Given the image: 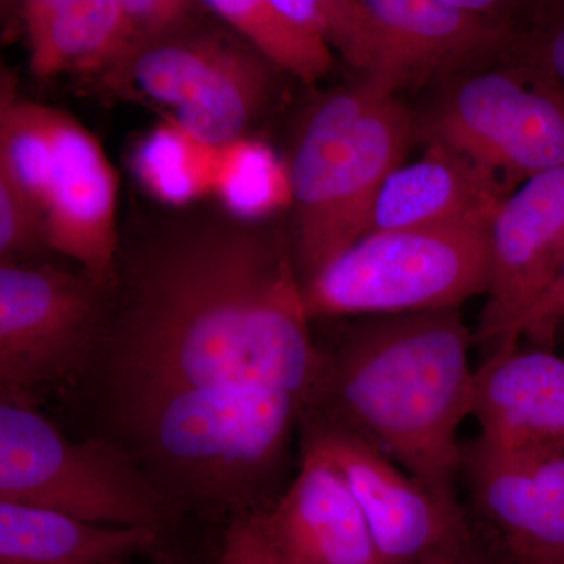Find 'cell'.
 <instances>
[{
	"instance_id": "30bf717a",
	"label": "cell",
	"mask_w": 564,
	"mask_h": 564,
	"mask_svg": "<svg viewBox=\"0 0 564 564\" xmlns=\"http://www.w3.org/2000/svg\"><path fill=\"white\" fill-rule=\"evenodd\" d=\"M417 141L462 152L510 195L564 165V95L516 61L470 70L417 120Z\"/></svg>"
},
{
	"instance_id": "5bb4252c",
	"label": "cell",
	"mask_w": 564,
	"mask_h": 564,
	"mask_svg": "<svg viewBox=\"0 0 564 564\" xmlns=\"http://www.w3.org/2000/svg\"><path fill=\"white\" fill-rule=\"evenodd\" d=\"M463 473L514 564H564V452L507 455L473 443Z\"/></svg>"
},
{
	"instance_id": "9c48e42d",
	"label": "cell",
	"mask_w": 564,
	"mask_h": 564,
	"mask_svg": "<svg viewBox=\"0 0 564 564\" xmlns=\"http://www.w3.org/2000/svg\"><path fill=\"white\" fill-rule=\"evenodd\" d=\"M273 66L250 44L188 24L95 77L107 95L166 110L210 148L242 140L274 93Z\"/></svg>"
},
{
	"instance_id": "277c9868",
	"label": "cell",
	"mask_w": 564,
	"mask_h": 564,
	"mask_svg": "<svg viewBox=\"0 0 564 564\" xmlns=\"http://www.w3.org/2000/svg\"><path fill=\"white\" fill-rule=\"evenodd\" d=\"M303 406L263 386L182 389L121 414L141 454L192 499L240 508L276 473Z\"/></svg>"
},
{
	"instance_id": "4316f807",
	"label": "cell",
	"mask_w": 564,
	"mask_h": 564,
	"mask_svg": "<svg viewBox=\"0 0 564 564\" xmlns=\"http://www.w3.org/2000/svg\"><path fill=\"white\" fill-rule=\"evenodd\" d=\"M154 564H176V563L170 562V560H159V562H155Z\"/></svg>"
},
{
	"instance_id": "ac0fdd59",
	"label": "cell",
	"mask_w": 564,
	"mask_h": 564,
	"mask_svg": "<svg viewBox=\"0 0 564 564\" xmlns=\"http://www.w3.org/2000/svg\"><path fill=\"white\" fill-rule=\"evenodd\" d=\"M22 20L39 77L101 76L124 57L122 0H28Z\"/></svg>"
},
{
	"instance_id": "cb8c5ba5",
	"label": "cell",
	"mask_w": 564,
	"mask_h": 564,
	"mask_svg": "<svg viewBox=\"0 0 564 564\" xmlns=\"http://www.w3.org/2000/svg\"><path fill=\"white\" fill-rule=\"evenodd\" d=\"M564 326V263L555 280L545 289L543 295L530 307L516 329V340L522 339L551 348Z\"/></svg>"
},
{
	"instance_id": "603a6c76",
	"label": "cell",
	"mask_w": 564,
	"mask_h": 564,
	"mask_svg": "<svg viewBox=\"0 0 564 564\" xmlns=\"http://www.w3.org/2000/svg\"><path fill=\"white\" fill-rule=\"evenodd\" d=\"M46 247L43 226L20 193L0 180V263L20 262Z\"/></svg>"
},
{
	"instance_id": "6da1fadb",
	"label": "cell",
	"mask_w": 564,
	"mask_h": 564,
	"mask_svg": "<svg viewBox=\"0 0 564 564\" xmlns=\"http://www.w3.org/2000/svg\"><path fill=\"white\" fill-rule=\"evenodd\" d=\"M310 322L291 237L188 215L117 269L98 352L120 414L204 386L278 389L304 410L323 362Z\"/></svg>"
},
{
	"instance_id": "7c38bea8",
	"label": "cell",
	"mask_w": 564,
	"mask_h": 564,
	"mask_svg": "<svg viewBox=\"0 0 564 564\" xmlns=\"http://www.w3.org/2000/svg\"><path fill=\"white\" fill-rule=\"evenodd\" d=\"M303 448L339 469L361 508L383 564H423L462 554L467 541L462 508L437 499L372 445L337 426L300 419ZM458 562V560H456Z\"/></svg>"
},
{
	"instance_id": "ba28073f",
	"label": "cell",
	"mask_w": 564,
	"mask_h": 564,
	"mask_svg": "<svg viewBox=\"0 0 564 564\" xmlns=\"http://www.w3.org/2000/svg\"><path fill=\"white\" fill-rule=\"evenodd\" d=\"M0 502L159 533L172 510L165 489L120 447L70 441L32 404L10 400L0 404Z\"/></svg>"
},
{
	"instance_id": "d6986e66",
	"label": "cell",
	"mask_w": 564,
	"mask_h": 564,
	"mask_svg": "<svg viewBox=\"0 0 564 564\" xmlns=\"http://www.w3.org/2000/svg\"><path fill=\"white\" fill-rule=\"evenodd\" d=\"M161 533L80 521L0 502V564H121L159 544Z\"/></svg>"
},
{
	"instance_id": "3957f363",
	"label": "cell",
	"mask_w": 564,
	"mask_h": 564,
	"mask_svg": "<svg viewBox=\"0 0 564 564\" xmlns=\"http://www.w3.org/2000/svg\"><path fill=\"white\" fill-rule=\"evenodd\" d=\"M415 141L411 110L369 80L334 90L311 107L288 166L300 280L361 239L375 196Z\"/></svg>"
},
{
	"instance_id": "5b68a950",
	"label": "cell",
	"mask_w": 564,
	"mask_h": 564,
	"mask_svg": "<svg viewBox=\"0 0 564 564\" xmlns=\"http://www.w3.org/2000/svg\"><path fill=\"white\" fill-rule=\"evenodd\" d=\"M2 82L0 180L35 212L46 247L110 288L118 263L117 170L101 141L73 115L25 101Z\"/></svg>"
},
{
	"instance_id": "44dd1931",
	"label": "cell",
	"mask_w": 564,
	"mask_h": 564,
	"mask_svg": "<svg viewBox=\"0 0 564 564\" xmlns=\"http://www.w3.org/2000/svg\"><path fill=\"white\" fill-rule=\"evenodd\" d=\"M525 20L510 57L564 95V0L525 3Z\"/></svg>"
},
{
	"instance_id": "52a82bcc",
	"label": "cell",
	"mask_w": 564,
	"mask_h": 564,
	"mask_svg": "<svg viewBox=\"0 0 564 564\" xmlns=\"http://www.w3.org/2000/svg\"><path fill=\"white\" fill-rule=\"evenodd\" d=\"M492 217L364 236L302 281L311 321L459 310L485 295Z\"/></svg>"
},
{
	"instance_id": "8992f818",
	"label": "cell",
	"mask_w": 564,
	"mask_h": 564,
	"mask_svg": "<svg viewBox=\"0 0 564 564\" xmlns=\"http://www.w3.org/2000/svg\"><path fill=\"white\" fill-rule=\"evenodd\" d=\"M522 10L496 0H315L329 47L391 95L507 57Z\"/></svg>"
},
{
	"instance_id": "9a60e30c",
	"label": "cell",
	"mask_w": 564,
	"mask_h": 564,
	"mask_svg": "<svg viewBox=\"0 0 564 564\" xmlns=\"http://www.w3.org/2000/svg\"><path fill=\"white\" fill-rule=\"evenodd\" d=\"M478 447L496 454L564 452V358L551 348L496 352L475 370Z\"/></svg>"
},
{
	"instance_id": "2e32d148",
	"label": "cell",
	"mask_w": 564,
	"mask_h": 564,
	"mask_svg": "<svg viewBox=\"0 0 564 564\" xmlns=\"http://www.w3.org/2000/svg\"><path fill=\"white\" fill-rule=\"evenodd\" d=\"M254 518L278 564H383L344 475L310 448L288 491Z\"/></svg>"
},
{
	"instance_id": "484cf974",
	"label": "cell",
	"mask_w": 564,
	"mask_h": 564,
	"mask_svg": "<svg viewBox=\"0 0 564 564\" xmlns=\"http://www.w3.org/2000/svg\"><path fill=\"white\" fill-rule=\"evenodd\" d=\"M423 564H459L456 560L451 558V556H436V558L429 560V562Z\"/></svg>"
},
{
	"instance_id": "7a4b0ae2",
	"label": "cell",
	"mask_w": 564,
	"mask_h": 564,
	"mask_svg": "<svg viewBox=\"0 0 564 564\" xmlns=\"http://www.w3.org/2000/svg\"><path fill=\"white\" fill-rule=\"evenodd\" d=\"M474 344L459 310L359 323L323 351L321 377L300 419L351 433L459 508L458 433L473 414Z\"/></svg>"
},
{
	"instance_id": "8fae6325",
	"label": "cell",
	"mask_w": 564,
	"mask_h": 564,
	"mask_svg": "<svg viewBox=\"0 0 564 564\" xmlns=\"http://www.w3.org/2000/svg\"><path fill=\"white\" fill-rule=\"evenodd\" d=\"M109 288L85 273L24 262L0 263L2 400L33 403L95 358Z\"/></svg>"
},
{
	"instance_id": "ffe728a7",
	"label": "cell",
	"mask_w": 564,
	"mask_h": 564,
	"mask_svg": "<svg viewBox=\"0 0 564 564\" xmlns=\"http://www.w3.org/2000/svg\"><path fill=\"white\" fill-rule=\"evenodd\" d=\"M204 10L225 22L273 66L306 84L333 68V52L318 25L314 0H206Z\"/></svg>"
},
{
	"instance_id": "d4e9b609",
	"label": "cell",
	"mask_w": 564,
	"mask_h": 564,
	"mask_svg": "<svg viewBox=\"0 0 564 564\" xmlns=\"http://www.w3.org/2000/svg\"><path fill=\"white\" fill-rule=\"evenodd\" d=\"M220 564H278L254 513L239 514L225 533Z\"/></svg>"
},
{
	"instance_id": "7402d4cb",
	"label": "cell",
	"mask_w": 564,
	"mask_h": 564,
	"mask_svg": "<svg viewBox=\"0 0 564 564\" xmlns=\"http://www.w3.org/2000/svg\"><path fill=\"white\" fill-rule=\"evenodd\" d=\"M199 6L188 0H122L126 51L120 62L141 47L187 28Z\"/></svg>"
},
{
	"instance_id": "4fadbf2b",
	"label": "cell",
	"mask_w": 564,
	"mask_h": 564,
	"mask_svg": "<svg viewBox=\"0 0 564 564\" xmlns=\"http://www.w3.org/2000/svg\"><path fill=\"white\" fill-rule=\"evenodd\" d=\"M564 263V165L530 177L489 225V282L475 344L485 358L519 347L516 329Z\"/></svg>"
},
{
	"instance_id": "e0dca14e",
	"label": "cell",
	"mask_w": 564,
	"mask_h": 564,
	"mask_svg": "<svg viewBox=\"0 0 564 564\" xmlns=\"http://www.w3.org/2000/svg\"><path fill=\"white\" fill-rule=\"evenodd\" d=\"M507 196L502 182L462 152L426 143L419 161L386 177L364 236L492 217Z\"/></svg>"
}]
</instances>
